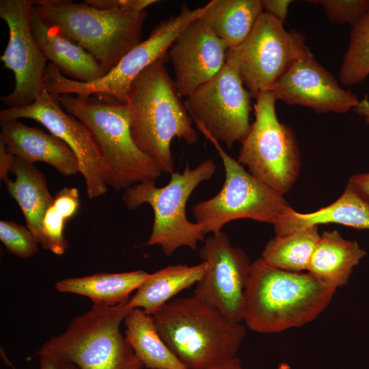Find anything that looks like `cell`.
<instances>
[{
  "instance_id": "cell-18",
  "label": "cell",
  "mask_w": 369,
  "mask_h": 369,
  "mask_svg": "<svg viewBox=\"0 0 369 369\" xmlns=\"http://www.w3.org/2000/svg\"><path fill=\"white\" fill-rule=\"evenodd\" d=\"M0 140L7 152L33 164L43 162L64 176L79 172L78 161L62 139L38 127L29 126L19 120L0 122Z\"/></svg>"
},
{
  "instance_id": "cell-38",
  "label": "cell",
  "mask_w": 369,
  "mask_h": 369,
  "mask_svg": "<svg viewBox=\"0 0 369 369\" xmlns=\"http://www.w3.org/2000/svg\"><path fill=\"white\" fill-rule=\"evenodd\" d=\"M206 369H245L240 359L236 357L228 359Z\"/></svg>"
},
{
  "instance_id": "cell-31",
  "label": "cell",
  "mask_w": 369,
  "mask_h": 369,
  "mask_svg": "<svg viewBox=\"0 0 369 369\" xmlns=\"http://www.w3.org/2000/svg\"><path fill=\"white\" fill-rule=\"evenodd\" d=\"M68 221L53 205L47 209L42 221L40 244L43 249L57 256H62L66 252L68 245L64 230Z\"/></svg>"
},
{
  "instance_id": "cell-25",
  "label": "cell",
  "mask_w": 369,
  "mask_h": 369,
  "mask_svg": "<svg viewBox=\"0 0 369 369\" xmlns=\"http://www.w3.org/2000/svg\"><path fill=\"white\" fill-rule=\"evenodd\" d=\"M149 275L143 270L118 273H95L81 277L62 279L55 284V288L61 292L87 297L93 303L113 306L128 299L129 295L137 290Z\"/></svg>"
},
{
  "instance_id": "cell-36",
  "label": "cell",
  "mask_w": 369,
  "mask_h": 369,
  "mask_svg": "<svg viewBox=\"0 0 369 369\" xmlns=\"http://www.w3.org/2000/svg\"><path fill=\"white\" fill-rule=\"evenodd\" d=\"M158 2L156 0H117L118 9L133 12H141L148 6Z\"/></svg>"
},
{
  "instance_id": "cell-7",
  "label": "cell",
  "mask_w": 369,
  "mask_h": 369,
  "mask_svg": "<svg viewBox=\"0 0 369 369\" xmlns=\"http://www.w3.org/2000/svg\"><path fill=\"white\" fill-rule=\"evenodd\" d=\"M217 167L207 159L194 169L186 167L182 173H172L169 183L155 186V181L136 184L124 190L122 200L130 210L148 204L154 213V222L147 245H159L169 256L181 247L195 250L199 241L204 242L202 226L190 221L186 215V205L193 191L204 181L210 180Z\"/></svg>"
},
{
  "instance_id": "cell-3",
  "label": "cell",
  "mask_w": 369,
  "mask_h": 369,
  "mask_svg": "<svg viewBox=\"0 0 369 369\" xmlns=\"http://www.w3.org/2000/svg\"><path fill=\"white\" fill-rule=\"evenodd\" d=\"M152 316L161 338L187 369H206L235 357L245 336L241 323L194 295L171 300Z\"/></svg>"
},
{
  "instance_id": "cell-26",
  "label": "cell",
  "mask_w": 369,
  "mask_h": 369,
  "mask_svg": "<svg viewBox=\"0 0 369 369\" xmlns=\"http://www.w3.org/2000/svg\"><path fill=\"white\" fill-rule=\"evenodd\" d=\"M125 338L148 369H187L161 338L153 317L142 310H130L124 319Z\"/></svg>"
},
{
  "instance_id": "cell-4",
  "label": "cell",
  "mask_w": 369,
  "mask_h": 369,
  "mask_svg": "<svg viewBox=\"0 0 369 369\" xmlns=\"http://www.w3.org/2000/svg\"><path fill=\"white\" fill-rule=\"evenodd\" d=\"M62 108L90 131L106 166V184L115 190L155 181L162 171L135 144L126 104L96 95L61 94Z\"/></svg>"
},
{
  "instance_id": "cell-20",
  "label": "cell",
  "mask_w": 369,
  "mask_h": 369,
  "mask_svg": "<svg viewBox=\"0 0 369 369\" xmlns=\"http://www.w3.org/2000/svg\"><path fill=\"white\" fill-rule=\"evenodd\" d=\"M366 255L356 241L344 239L336 230L324 232L307 271L323 284L336 290L347 284L353 268Z\"/></svg>"
},
{
  "instance_id": "cell-27",
  "label": "cell",
  "mask_w": 369,
  "mask_h": 369,
  "mask_svg": "<svg viewBox=\"0 0 369 369\" xmlns=\"http://www.w3.org/2000/svg\"><path fill=\"white\" fill-rule=\"evenodd\" d=\"M318 226L275 236L266 245L262 259L269 265L288 271L301 272L308 267L320 239Z\"/></svg>"
},
{
  "instance_id": "cell-6",
  "label": "cell",
  "mask_w": 369,
  "mask_h": 369,
  "mask_svg": "<svg viewBox=\"0 0 369 369\" xmlns=\"http://www.w3.org/2000/svg\"><path fill=\"white\" fill-rule=\"evenodd\" d=\"M129 298L113 306L94 303L63 333L44 343L37 355L72 363L79 369H143L120 329L130 310Z\"/></svg>"
},
{
  "instance_id": "cell-37",
  "label": "cell",
  "mask_w": 369,
  "mask_h": 369,
  "mask_svg": "<svg viewBox=\"0 0 369 369\" xmlns=\"http://www.w3.org/2000/svg\"><path fill=\"white\" fill-rule=\"evenodd\" d=\"M14 157L7 152L3 142L0 140V178L3 182L9 179L8 172H11Z\"/></svg>"
},
{
  "instance_id": "cell-21",
  "label": "cell",
  "mask_w": 369,
  "mask_h": 369,
  "mask_svg": "<svg viewBox=\"0 0 369 369\" xmlns=\"http://www.w3.org/2000/svg\"><path fill=\"white\" fill-rule=\"evenodd\" d=\"M206 263L188 266L169 265L154 273L136 290L129 298V310L138 308L149 315H153L178 293L196 284L204 276Z\"/></svg>"
},
{
  "instance_id": "cell-29",
  "label": "cell",
  "mask_w": 369,
  "mask_h": 369,
  "mask_svg": "<svg viewBox=\"0 0 369 369\" xmlns=\"http://www.w3.org/2000/svg\"><path fill=\"white\" fill-rule=\"evenodd\" d=\"M0 240L10 253L19 258H30L39 251L37 237L27 226L14 221H0Z\"/></svg>"
},
{
  "instance_id": "cell-5",
  "label": "cell",
  "mask_w": 369,
  "mask_h": 369,
  "mask_svg": "<svg viewBox=\"0 0 369 369\" xmlns=\"http://www.w3.org/2000/svg\"><path fill=\"white\" fill-rule=\"evenodd\" d=\"M31 11L98 62L105 74L141 42L147 12L103 10L70 0H33Z\"/></svg>"
},
{
  "instance_id": "cell-33",
  "label": "cell",
  "mask_w": 369,
  "mask_h": 369,
  "mask_svg": "<svg viewBox=\"0 0 369 369\" xmlns=\"http://www.w3.org/2000/svg\"><path fill=\"white\" fill-rule=\"evenodd\" d=\"M291 0H262L264 11L284 23L288 14Z\"/></svg>"
},
{
  "instance_id": "cell-1",
  "label": "cell",
  "mask_w": 369,
  "mask_h": 369,
  "mask_svg": "<svg viewBox=\"0 0 369 369\" xmlns=\"http://www.w3.org/2000/svg\"><path fill=\"white\" fill-rule=\"evenodd\" d=\"M166 57L154 62L135 78L126 104L135 144L162 172L171 174L174 170L172 140L177 137L191 146L197 141V133L165 68Z\"/></svg>"
},
{
  "instance_id": "cell-9",
  "label": "cell",
  "mask_w": 369,
  "mask_h": 369,
  "mask_svg": "<svg viewBox=\"0 0 369 369\" xmlns=\"http://www.w3.org/2000/svg\"><path fill=\"white\" fill-rule=\"evenodd\" d=\"M207 7L208 3L194 9L183 4L178 15L160 21L146 40L141 41L110 72L96 81L85 83L72 80L49 63L45 72V90L55 95H96L126 104L128 90L135 78L154 62L167 56L176 38L187 25L199 18Z\"/></svg>"
},
{
  "instance_id": "cell-12",
  "label": "cell",
  "mask_w": 369,
  "mask_h": 369,
  "mask_svg": "<svg viewBox=\"0 0 369 369\" xmlns=\"http://www.w3.org/2000/svg\"><path fill=\"white\" fill-rule=\"evenodd\" d=\"M251 98L236 70L226 63L184 103L197 129L231 148L242 143L250 131Z\"/></svg>"
},
{
  "instance_id": "cell-13",
  "label": "cell",
  "mask_w": 369,
  "mask_h": 369,
  "mask_svg": "<svg viewBox=\"0 0 369 369\" xmlns=\"http://www.w3.org/2000/svg\"><path fill=\"white\" fill-rule=\"evenodd\" d=\"M28 118L41 123L62 139L75 154L89 198L107 191V170L98 148L87 128L62 107L59 96L44 90L31 104L0 111V122Z\"/></svg>"
},
{
  "instance_id": "cell-30",
  "label": "cell",
  "mask_w": 369,
  "mask_h": 369,
  "mask_svg": "<svg viewBox=\"0 0 369 369\" xmlns=\"http://www.w3.org/2000/svg\"><path fill=\"white\" fill-rule=\"evenodd\" d=\"M310 3L319 5L332 23H357L369 12V0H312Z\"/></svg>"
},
{
  "instance_id": "cell-19",
  "label": "cell",
  "mask_w": 369,
  "mask_h": 369,
  "mask_svg": "<svg viewBox=\"0 0 369 369\" xmlns=\"http://www.w3.org/2000/svg\"><path fill=\"white\" fill-rule=\"evenodd\" d=\"M30 27L46 61L66 77L91 82L105 75L94 57L57 27L49 25L32 11Z\"/></svg>"
},
{
  "instance_id": "cell-17",
  "label": "cell",
  "mask_w": 369,
  "mask_h": 369,
  "mask_svg": "<svg viewBox=\"0 0 369 369\" xmlns=\"http://www.w3.org/2000/svg\"><path fill=\"white\" fill-rule=\"evenodd\" d=\"M228 49L199 18L187 25L167 53L180 96L187 98L217 74L226 64Z\"/></svg>"
},
{
  "instance_id": "cell-28",
  "label": "cell",
  "mask_w": 369,
  "mask_h": 369,
  "mask_svg": "<svg viewBox=\"0 0 369 369\" xmlns=\"http://www.w3.org/2000/svg\"><path fill=\"white\" fill-rule=\"evenodd\" d=\"M369 74V12L352 26L348 48L339 72L341 83L355 85Z\"/></svg>"
},
{
  "instance_id": "cell-14",
  "label": "cell",
  "mask_w": 369,
  "mask_h": 369,
  "mask_svg": "<svg viewBox=\"0 0 369 369\" xmlns=\"http://www.w3.org/2000/svg\"><path fill=\"white\" fill-rule=\"evenodd\" d=\"M31 0H1L0 16L8 25L9 40L0 57L14 74L15 85L1 100L8 108L31 104L45 90L48 64L30 27Z\"/></svg>"
},
{
  "instance_id": "cell-22",
  "label": "cell",
  "mask_w": 369,
  "mask_h": 369,
  "mask_svg": "<svg viewBox=\"0 0 369 369\" xmlns=\"http://www.w3.org/2000/svg\"><path fill=\"white\" fill-rule=\"evenodd\" d=\"M11 172L16 178L4 182L8 192L22 210L26 226L40 242L42 219L54 197L44 175L33 164L14 157Z\"/></svg>"
},
{
  "instance_id": "cell-35",
  "label": "cell",
  "mask_w": 369,
  "mask_h": 369,
  "mask_svg": "<svg viewBox=\"0 0 369 369\" xmlns=\"http://www.w3.org/2000/svg\"><path fill=\"white\" fill-rule=\"evenodd\" d=\"M348 184L369 202V173L352 176Z\"/></svg>"
},
{
  "instance_id": "cell-15",
  "label": "cell",
  "mask_w": 369,
  "mask_h": 369,
  "mask_svg": "<svg viewBox=\"0 0 369 369\" xmlns=\"http://www.w3.org/2000/svg\"><path fill=\"white\" fill-rule=\"evenodd\" d=\"M199 254L206 263V270L196 284L193 295L227 318L241 323L251 264L247 256L233 246L222 231L205 238Z\"/></svg>"
},
{
  "instance_id": "cell-10",
  "label": "cell",
  "mask_w": 369,
  "mask_h": 369,
  "mask_svg": "<svg viewBox=\"0 0 369 369\" xmlns=\"http://www.w3.org/2000/svg\"><path fill=\"white\" fill-rule=\"evenodd\" d=\"M255 120L241 143L238 161L249 172L284 195L294 184L299 167V152L295 135L276 115L277 98L272 91L256 98Z\"/></svg>"
},
{
  "instance_id": "cell-23",
  "label": "cell",
  "mask_w": 369,
  "mask_h": 369,
  "mask_svg": "<svg viewBox=\"0 0 369 369\" xmlns=\"http://www.w3.org/2000/svg\"><path fill=\"white\" fill-rule=\"evenodd\" d=\"M324 223L369 230V202L347 184L342 195L333 204L311 213L293 210L274 228L275 236H282L301 228Z\"/></svg>"
},
{
  "instance_id": "cell-2",
  "label": "cell",
  "mask_w": 369,
  "mask_h": 369,
  "mask_svg": "<svg viewBox=\"0 0 369 369\" xmlns=\"http://www.w3.org/2000/svg\"><path fill=\"white\" fill-rule=\"evenodd\" d=\"M335 291L309 272L282 270L259 258L251 264L243 320L261 333L301 327L327 307Z\"/></svg>"
},
{
  "instance_id": "cell-8",
  "label": "cell",
  "mask_w": 369,
  "mask_h": 369,
  "mask_svg": "<svg viewBox=\"0 0 369 369\" xmlns=\"http://www.w3.org/2000/svg\"><path fill=\"white\" fill-rule=\"evenodd\" d=\"M198 130L215 148L226 174L220 191L193 207L195 222L202 226L205 234H217L226 223L239 219L275 226L292 213L294 210L282 194L247 172L208 133Z\"/></svg>"
},
{
  "instance_id": "cell-16",
  "label": "cell",
  "mask_w": 369,
  "mask_h": 369,
  "mask_svg": "<svg viewBox=\"0 0 369 369\" xmlns=\"http://www.w3.org/2000/svg\"><path fill=\"white\" fill-rule=\"evenodd\" d=\"M271 91L277 100L310 107L319 113H345L359 101L353 92L341 87L312 53L295 61Z\"/></svg>"
},
{
  "instance_id": "cell-11",
  "label": "cell",
  "mask_w": 369,
  "mask_h": 369,
  "mask_svg": "<svg viewBox=\"0 0 369 369\" xmlns=\"http://www.w3.org/2000/svg\"><path fill=\"white\" fill-rule=\"evenodd\" d=\"M310 53L300 32L287 31L284 23L264 11L245 40L228 49L226 63L236 70L256 98L271 91L295 61Z\"/></svg>"
},
{
  "instance_id": "cell-39",
  "label": "cell",
  "mask_w": 369,
  "mask_h": 369,
  "mask_svg": "<svg viewBox=\"0 0 369 369\" xmlns=\"http://www.w3.org/2000/svg\"><path fill=\"white\" fill-rule=\"evenodd\" d=\"M354 109L357 113L364 118L367 124H369V100L367 96L359 100Z\"/></svg>"
},
{
  "instance_id": "cell-32",
  "label": "cell",
  "mask_w": 369,
  "mask_h": 369,
  "mask_svg": "<svg viewBox=\"0 0 369 369\" xmlns=\"http://www.w3.org/2000/svg\"><path fill=\"white\" fill-rule=\"evenodd\" d=\"M52 205L68 220L77 213L80 206L79 193L75 187H64L54 197Z\"/></svg>"
},
{
  "instance_id": "cell-34",
  "label": "cell",
  "mask_w": 369,
  "mask_h": 369,
  "mask_svg": "<svg viewBox=\"0 0 369 369\" xmlns=\"http://www.w3.org/2000/svg\"><path fill=\"white\" fill-rule=\"evenodd\" d=\"M1 357L7 364H9L12 369H16L5 356L4 352L1 351ZM40 364L39 369H79L74 364L69 362H64L46 355H39Z\"/></svg>"
},
{
  "instance_id": "cell-24",
  "label": "cell",
  "mask_w": 369,
  "mask_h": 369,
  "mask_svg": "<svg viewBox=\"0 0 369 369\" xmlns=\"http://www.w3.org/2000/svg\"><path fill=\"white\" fill-rule=\"evenodd\" d=\"M263 12L262 0H212L199 19L232 49L245 40Z\"/></svg>"
}]
</instances>
